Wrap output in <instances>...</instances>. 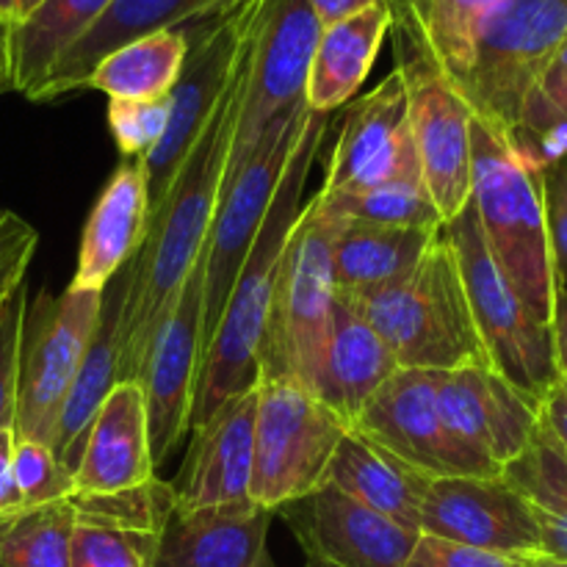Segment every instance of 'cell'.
I'll return each mask as SVG.
<instances>
[{
    "label": "cell",
    "instance_id": "1",
    "mask_svg": "<svg viewBox=\"0 0 567 567\" xmlns=\"http://www.w3.org/2000/svg\"><path fill=\"white\" fill-rule=\"evenodd\" d=\"M247 44L238 55L230 83L216 103L208 125L188 150L166 197L150 214L142 249L127 264V293L122 302L120 358H116L120 382L138 380V371L147 360L161 321L169 313L183 280L194 269L208 241L210 221H214L221 183H225L227 158H230L238 109H241Z\"/></svg>",
    "mask_w": 567,
    "mask_h": 567
},
{
    "label": "cell",
    "instance_id": "2",
    "mask_svg": "<svg viewBox=\"0 0 567 567\" xmlns=\"http://www.w3.org/2000/svg\"><path fill=\"white\" fill-rule=\"evenodd\" d=\"M330 116L332 114H316V111H308L305 116V125L288 155V164L264 216V225H260L247 260L233 282L225 313H221L214 341L199 365L188 432L205 424L221 404L244 396L258 385V354L266 319H269L271 293H275L277 277H280L288 238L305 208V186H308L310 169H313L327 131H330Z\"/></svg>",
    "mask_w": 567,
    "mask_h": 567
},
{
    "label": "cell",
    "instance_id": "3",
    "mask_svg": "<svg viewBox=\"0 0 567 567\" xmlns=\"http://www.w3.org/2000/svg\"><path fill=\"white\" fill-rule=\"evenodd\" d=\"M543 166L515 138L471 120V205L482 236L526 308L554 327L567 297L548 230Z\"/></svg>",
    "mask_w": 567,
    "mask_h": 567
},
{
    "label": "cell",
    "instance_id": "4",
    "mask_svg": "<svg viewBox=\"0 0 567 567\" xmlns=\"http://www.w3.org/2000/svg\"><path fill=\"white\" fill-rule=\"evenodd\" d=\"M336 293L382 338L399 369L443 374L465 365H491L471 316L457 255L443 230L399 280L374 291Z\"/></svg>",
    "mask_w": 567,
    "mask_h": 567
},
{
    "label": "cell",
    "instance_id": "5",
    "mask_svg": "<svg viewBox=\"0 0 567 567\" xmlns=\"http://www.w3.org/2000/svg\"><path fill=\"white\" fill-rule=\"evenodd\" d=\"M336 230L338 221L321 214L310 199L288 238L258 354L260 377L293 380L313 396L336 316Z\"/></svg>",
    "mask_w": 567,
    "mask_h": 567
},
{
    "label": "cell",
    "instance_id": "6",
    "mask_svg": "<svg viewBox=\"0 0 567 567\" xmlns=\"http://www.w3.org/2000/svg\"><path fill=\"white\" fill-rule=\"evenodd\" d=\"M565 44L567 0H504L454 89L474 120L515 138L532 86Z\"/></svg>",
    "mask_w": 567,
    "mask_h": 567
},
{
    "label": "cell",
    "instance_id": "7",
    "mask_svg": "<svg viewBox=\"0 0 567 567\" xmlns=\"http://www.w3.org/2000/svg\"><path fill=\"white\" fill-rule=\"evenodd\" d=\"M443 233L457 255L471 316H474L487 360L504 380L540 402L548 388L559 382L557 358H554V330L526 308L524 299L498 269L485 236H482L471 199L443 227Z\"/></svg>",
    "mask_w": 567,
    "mask_h": 567
},
{
    "label": "cell",
    "instance_id": "8",
    "mask_svg": "<svg viewBox=\"0 0 567 567\" xmlns=\"http://www.w3.org/2000/svg\"><path fill=\"white\" fill-rule=\"evenodd\" d=\"M249 496L275 515L282 504L319 491L349 426L308 388L260 377Z\"/></svg>",
    "mask_w": 567,
    "mask_h": 567
},
{
    "label": "cell",
    "instance_id": "9",
    "mask_svg": "<svg viewBox=\"0 0 567 567\" xmlns=\"http://www.w3.org/2000/svg\"><path fill=\"white\" fill-rule=\"evenodd\" d=\"M260 6L264 0H225L208 14L177 28L186 37L188 53L181 78L169 92V127L158 147L144 158L150 214L166 197L188 150L208 125L216 103L225 94L238 55L258 20Z\"/></svg>",
    "mask_w": 567,
    "mask_h": 567
},
{
    "label": "cell",
    "instance_id": "10",
    "mask_svg": "<svg viewBox=\"0 0 567 567\" xmlns=\"http://www.w3.org/2000/svg\"><path fill=\"white\" fill-rule=\"evenodd\" d=\"M103 291H42L25 308L17 369L14 437L53 446L59 415L97 327Z\"/></svg>",
    "mask_w": 567,
    "mask_h": 567
},
{
    "label": "cell",
    "instance_id": "11",
    "mask_svg": "<svg viewBox=\"0 0 567 567\" xmlns=\"http://www.w3.org/2000/svg\"><path fill=\"white\" fill-rule=\"evenodd\" d=\"M321 22L308 0H264L244 53L241 109L233 133L225 183L249 158L266 127L305 103Z\"/></svg>",
    "mask_w": 567,
    "mask_h": 567
},
{
    "label": "cell",
    "instance_id": "12",
    "mask_svg": "<svg viewBox=\"0 0 567 567\" xmlns=\"http://www.w3.org/2000/svg\"><path fill=\"white\" fill-rule=\"evenodd\" d=\"M308 105L293 114L271 122L252 147L241 169L221 183L219 203L205 241V293H203V358L208 352L214 332L225 313L227 297L247 260L249 247L258 236L264 216L269 210L275 188L288 164L299 131L308 116Z\"/></svg>",
    "mask_w": 567,
    "mask_h": 567
},
{
    "label": "cell",
    "instance_id": "13",
    "mask_svg": "<svg viewBox=\"0 0 567 567\" xmlns=\"http://www.w3.org/2000/svg\"><path fill=\"white\" fill-rule=\"evenodd\" d=\"M396 59L408 89L410 131L419 153L421 177L443 225L471 199V111L457 89L437 70L419 39L393 20Z\"/></svg>",
    "mask_w": 567,
    "mask_h": 567
},
{
    "label": "cell",
    "instance_id": "14",
    "mask_svg": "<svg viewBox=\"0 0 567 567\" xmlns=\"http://www.w3.org/2000/svg\"><path fill=\"white\" fill-rule=\"evenodd\" d=\"M437 374L399 369L365 404L352 430L430 480L502 476L496 463L449 426L437 402Z\"/></svg>",
    "mask_w": 567,
    "mask_h": 567
},
{
    "label": "cell",
    "instance_id": "15",
    "mask_svg": "<svg viewBox=\"0 0 567 567\" xmlns=\"http://www.w3.org/2000/svg\"><path fill=\"white\" fill-rule=\"evenodd\" d=\"M203 293L205 258L194 264L161 321L147 360L138 371V385L147 408L150 446L155 468L186 441L192 424L194 391H197L199 365H203Z\"/></svg>",
    "mask_w": 567,
    "mask_h": 567
},
{
    "label": "cell",
    "instance_id": "16",
    "mask_svg": "<svg viewBox=\"0 0 567 567\" xmlns=\"http://www.w3.org/2000/svg\"><path fill=\"white\" fill-rule=\"evenodd\" d=\"M410 177H421V164L410 131L408 89L402 72L393 70L380 86L349 103L321 194L358 192Z\"/></svg>",
    "mask_w": 567,
    "mask_h": 567
},
{
    "label": "cell",
    "instance_id": "17",
    "mask_svg": "<svg viewBox=\"0 0 567 567\" xmlns=\"http://www.w3.org/2000/svg\"><path fill=\"white\" fill-rule=\"evenodd\" d=\"M421 535L509 557L540 554V532L529 502L504 474L426 482Z\"/></svg>",
    "mask_w": 567,
    "mask_h": 567
},
{
    "label": "cell",
    "instance_id": "18",
    "mask_svg": "<svg viewBox=\"0 0 567 567\" xmlns=\"http://www.w3.org/2000/svg\"><path fill=\"white\" fill-rule=\"evenodd\" d=\"M277 515H282L308 557L336 567H404L421 537L330 482L282 504Z\"/></svg>",
    "mask_w": 567,
    "mask_h": 567
},
{
    "label": "cell",
    "instance_id": "19",
    "mask_svg": "<svg viewBox=\"0 0 567 567\" xmlns=\"http://www.w3.org/2000/svg\"><path fill=\"white\" fill-rule=\"evenodd\" d=\"M437 402L449 426L502 471L529 449L540 424V402L518 391L493 365L437 374Z\"/></svg>",
    "mask_w": 567,
    "mask_h": 567
},
{
    "label": "cell",
    "instance_id": "20",
    "mask_svg": "<svg viewBox=\"0 0 567 567\" xmlns=\"http://www.w3.org/2000/svg\"><path fill=\"white\" fill-rule=\"evenodd\" d=\"M255 410L258 391L221 404L205 424L192 430L186 463L175 482L177 509L255 504L249 496L255 454Z\"/></svg>",
    "mask_w": 567,
    "mask_h": 567
},
{
    "label": "cell",
    "instance_id": "21",
    "mask_svg": "<svg viewBox=\"0 0 567 567\" xmlns=\"http://www.w3.org/2000/svg\"><path fill=\"white\" fill-rule=\"evenodd\" d=\"M150 225L144 158H122L94 203L78 247L75 291H103L142 249Z\"/></svg>",
    "mask_w": 567,
    "mask_h": 567
},
{
    "label": "cell",
    "instance_id": "22",
    "mask_svg": "<svg viewBox=\"0 0 567 567\" xmlns=\"http://www.w3.org/2000/svg\"><path fill=\"white\" fill-rule=\"evenodd\" d=\"M150 480H155V460L142 385L136 380L116 382L89 430L83 457L72 474L75 493L131 491Z\"/></svg>",
    "mask_w": 567,
    "mask_h": 567
},
{
    "label": "cell",
    "instance_id": "23",
    "mask_svg": "<svg viewBox=\"0 0 567 567\" xmlns=\"http://www.w3.org/2000/svg\"><path fill=\"white\" fill-rule=\"evenodd\" d=\"M271 513L258 504L177 509L166 520L153 567H271Z\"/></svg>",
    "mask_w": 567,
    "mask_h": 567
},
{
    "label": "cell",
    "instance_id": "24",
    "mask_svg": "<svg viewBox=\"0 0 567 567\" xmlns=\"http://www.w3.org/2000/svg\"><path fill=\"white\" fill-rule=\"evenodd\" d=\"M221 3L225 0H114L105 14L94 22L92 31L78 39L70 53L55 64L48 81L33 94V103H48L61 94L86 89L92 70L111 50L147 33L186 25Z\"/></svg>",
    "mask_w": 567,
    "mask_h": 567
},
{
    "label": "cell",
    "instance_id": "25",
    "mask_svg": "<svg viewBox=\"0 0 567 567\" xmlns=\"http://www.w3.org/2000/svg\"><path fill=\"white\" fill-rule=\"evenodd\" d=\"M127 293V266L103 288V308H100L97 327L92 343L86 349L81 371L70 388L64 410L59 415L53 437V454L70 474H75L83 457L89 430L103 408L105 396L120 382L116 377V358H120V316Z\"/></svg>",
    "mask_w": 567,
    "mask_h": 567
},
{
    "label": "cell",
    "instance_id": "26",
    "mask_svg": "<svg viewBox=\"0 0 567 567\" xmlns=\"http://www.w3.org/2000/svg\"><path fill=\"white\" fill-rule=\"evenodd\" d=\"M396 371L399 363L391 349L336 293L332 336L316 399L324 402L352 430L365 404Z\"/></svg>",
    "mask_w": 567,
    "mask_h": 567
},
{
    "label": "cell",
    "instance_id": "27",
    "mask_svg": "<svg viewBox=\"0 0 567 567\" xmlns=\"http://www.w3.org/2000/svg\"><path fill=\"white\" fill-rule=\"evenodd\" d=\"M391 25L393 6L391 0H382L360 14L321 28L310 64L308 92H305L310 111L332 114L354 97V92L369 78Z\"/></svg>",
    "mask_w": 567,
    "mask_h": 567
},
{
    "label": "cell",
    "instance_id": "28",
    "mask_svg": "<svg viewBox=\"0 0 567 567\" xmlns=\"http://www.w3.org/2000/svg\"><path fill=\"white\" fill-rule=\"evenodd\" d=\"M324 482L391 518L393 524L421 535V502L430 476L382 452L360 432L349 430L347 437L338 443Z\"/></svg>",
    "mask_w": 567,
    "mask_h": 567
},
{
    "label": "cell",
    "instance_id": "29",
    "mask_svg": "<svg viewBox=\"0 0 567 567\" xmlns=\"http://www.w3.org/2000/svg\"><path fill=\"white\" fill-rule=\"evenodd\" d=\"M114 0H42L9 28L11 89L33 100L78 39L92 31Z\"/></svg>",
    "mask_w": 567,
    "mask_h": 567
},
{
    "label": "cell",
    "instance_id": "30",
    "mask_svg": "<svg viewBox=\"0 0 567 567\" xmlns=\"http://www.w3.org/2000/svg\"><path fill=\"white\" fill-rule=\"evenodd\" d=\"M437 233L369 225V221H338L336 241H332L336 291H374L399 280L424 258Z\"/></svg>",
    "mask_w": 567,
    "mask_h": 567
},
{
    "label": "cell",
    "instance_id": "31",
    "mask_svg": "<svg viewBox=\"0 0 567 567\" xmlns=\"http://www.w3.org/2000/svg\"><path fill=\"white\" fill-rule=\"evenodd\" d=\"M504 0H391L402 22L437 70L454 83L468 72L476 42Z\"/></svg>",
    "mask_w": 567,
    "mask_h": 567
},
{
    "label": "cell",
    "instance_id": "32",
    "mask_svg": "<svg viewBox=\"0 0 567 567\" xmlns=\"http://www.w3.org/2000/svg\"><path fill=\"white\" fill-rule=\"evenodd\" d=\"M188 42L183 31H155L111 50L89 75L86 89L109 94V100L166 97L186 61Z\"/></svg>",
    "mask_w": 567,
    "mask_h": 567
},
{
    "label": "cell",
    "instance_id": "33",
    "mask_svg": "<svg viewBox=\"0 0 567 567\" xmlns=\"http://www.w3.org/2000/svg\"><path fill=\"white\" fill-rule=\"evenodd\" d=\"M504 480L529 502L540 554L567 563V460L540 424L529 449L504 468Z\"/></svg>",
    "mask_w": 567,
    "mask_h": 567
},
{
    "label": "cell",
    "instance_id": "34",
    "mask_svg": "<svg viewBox=\"0 0 567 567\" xmlns=\"http://www.w3.org/2000/svg\"><path fill=\"white\" fill-rule=\"evenodd\" d=\"M313 203L336 221H369V225L410 227V230H443L441 210L432 203L421 177L391 181L382 186L343 194H316Z\"/></svg>",
    "mask_w": 567,
    "mask_h": 567
},
{
    "label": "cell",
    "instance_id": "35",
    "mask_svg": "<svg viewBox=\"0 0 567 567\" xmlns=\"http://www.w3.org/2000/svg\"><path fill=\"white\" fill-rule=\"evenodd\" d=\"M75 507L70 498L0 518V567H70Z\"/></svg>",
    "mask_w": 567,
    "mask_h": 567
},
{
    "label": "cell",
    "instance_id": "36",
    "mask_svg": "<svg viewBox=\"0 0 567 567\" xmlns=\"http://www.w3.org/2000/svg\"><path fill=\"white\" fill-rule=\"evenodd\" d=\"M515 142L548 164L567 150V44L532 86L520 109Z\"/></svg>",
    "mask_w": 567,
    "mask_h": 567
},
{
    "label": "cell",
    "instance_id": "37",
    "mask_svg": "<svg viewBox=\"0 0 567 567\" xmlns=\"http://www.w3.org/2000/svg\"><path fill=\"white\" fill-rule=\"evenodd\" d=\"M72 507L75 520L89 524L125 526V529L142 532H164L166 520L175 513V491L169 482H161L158 476L131 491L116 493H72Z\"/></svg>",
    "mask_w": 567,
    "mask_h": 567
},
{
    "label": "cell",
    "instance_id": "38",
    "mask_svg": "<svg viewBox=\"0 0 567 567\" xmlns=\"http://www.w3.org/2000/svg\"><path fill=\"white\" fill-rule=\"evenodd\" d=\"M161 535L75 520L70 540V567H153Z\"/></svg>",
    "mask_w": 567,
    "mask_h": 567
},
{
    "label": "cell",
    "instance_id": "39",
    "mask_svg": "<svg viewBox=\"0 0 567 567\" xmlns=\"http://www.w3.org/2000/svg\"><path fill=\"white\" fill-rule=\"evenodd\" d=\"M11 485H14L17 513L64 502L75 493L72 474L55 460L53 449L20 437H14V452H11Z\"/></svg>",
    "mask_w": 567,
    "mask_h": 567
},
{
    "label": "cell",
    "instance_id": "40",
    "mask_svg": "<svg viewBox=\"0 0 567 567\" xmlns=\"http://www.w3.org/2000/svg\"><path fill=\"white\" fill-rule=\"evenodd\" d=\"M169 94L155 100H109V127L122 158H147L169 127Z\"/></svg>",
    "mask_w": 567,
    "mask_h": 567
},
{
    "label": "cell",
    "instance_id": "41",
    "mask_svg": "<svg viewBox=\"0 0 567 567\" xmlns=\"http://www.w3.org/2000/svg\"><path fill=\"white\" fill-rule=\"evenodd\" d=\"M25 282L0 305V432L14 430L17 369H20V338L25 319Z\"/></svg>",
    "mask_w": 567,
    "mask_h": 567
},
{
    "label": "cell",
    "instance_id": "42",
    "mask_svg": "<svg viewBox=\"0 0 567 567\" xmlns=\"http://www.w3.org/2000/svg\"><path fill=\"white\" fill-rule=\"evenodd\" d=\"M39 233L14 210H0V305L25 282Z\"/></svg>",
    "mask_w": 567,
    "mask_h": 567
},
{
    "label": "cell",
    "instance_id": "43",
    "mask_svg": "<svg viewBox=\"0 0 567 567\" xmlns=\"http://www.w3.org/2000/svg\"><path fill=\"white\" fill-rule=\"evenodd\" d=\"M404 567H526L524 557L482 551V548L460 546L441 537L421 535Z\"/></svg>",
    "mask_w": 567,
    "mask_h": 567
},
{
    "label": "cell",
    "instance_id": "44",
    "mask_svg": "<svg viewBox=\"0 0 567 567\" xmlns=\"http://www.w3.org/2000/svg\"><path fill=\"white\" fill-rule=\"evenodd\" d=\"M543 186H546V214L551 230L554 255L559 269H567V150L543 166Z\"/></svg>",
    "mask_w": 567,
    "mask_h": 567
},
{
    "label": "cell",
    "instance_id": "45",
    "mask_svg": "<svg viewBox=\"0 0 567 567\" xmlns=\"http://www.w3.org/2000/svg\"><path fill=\"white\" fill-rule=\"evenodd\" d=\"M540 426L567 454V385L554 382L540 399Z\"/></svg>",
    "mask_w": 567,
    "mask_h": 567
},
{
    "label": "cell",
    "instance_id": "46",
    "mask_svg": "<svg viewBox=\"0 0 567 567\" xmlns=\"http://www.w3.org/2000/svg\"><path fill=\"white\" fill-rule=\"evenodd\" d=\"M313 14L319 17L321 28L332 25V22H341L347 17L360 14V11L371 9V6L382 3V0H308Z\"/></svg>",
    "mask_w": 567,
    "mask_h": 567
},
{
    "label": "cell",
    "instance_id": "47",
    "mask_svg": "<svg viewBox=\"0 0 567 567\" xmlns=\"http://www.w3.org/2000/svg\"><path fill=\"white\" fill-rule=\"evenodd\" d=\"M11 452H14V430L0 432V518L17 513L14 485H11Z\"/></svg>",
    "mask_w": 567,
    "mask_h": 567
},
{
    "label": "cell",
    "instance_id": "48",
    "mask_svg": "<svg viewBox=\"0 0 567 567\" xmlns=\"http://www.w3.org/2000/svg\"><path fill=\"white\" fill-rule=\"evenodd\" d=\"M554 358H557L559 382L567 385V299L559 302L557 319H554Z\"/></svg>",
    "mask_w": 567,
    "mask_h": 567
},
{
    "label": "cell",
    "instance_id": "49",
    "mask_svg": "<svg viewBox=\"0 0 567 567\" xmlns=\"http://www.w3.org/2000/svg\"><path fill=\"white\" fill-rule=\"evenodd\" d=\"M9 22H0V94L11 89V53H9Z\"/></svg>",
    "mask_w": 567,
    "mask_h": 567
},
{
    "label": "cell",
    "instance_id": "50",
    "mask_svg": "<svg viewBox=\"0 0 567 567\" xmlns=\"http://www.w3.org/2000/svg\"><path fill=\"white\" fill-rule=\"evenodd\" d=\"M20 20V0H0V22H14Z\"/></svg>",
    "mask_w": 567,
    "mask_h": 567
},
{
    "label": "cell",
    "instance_id": "51",
    "mask_svg": "<svg viewBox=\"0 0 567 567\" xmlns=\"http://www.w3.org/2000/svg\"><path fill=\"white\" fill-rule=\"evenodd\" d=\"M524 563L526 567H567L563 559L546 557V554H529V557H524Z\"/></svg>",
    "mask_w": 567,
    "mask_h": 567
},
{
    "label": "cell",
    "instance_id": "52",
    "mask_svg": "<svg viewBox=\"0 0 567 567\" xmlns=\"http://www.w3.org/2000/svg\"><path fill=\"white\" fill-rule=\"evenodd\" d=\"M39 3H42V0H20V20H22V17H25V14H31V11L37 9Z\"/></svg>",
    "mask_w": 567,
    "mask_h": 567
},
{
    "label": "cell",
    "instance_id": "53",
    "mask_svg": "<svg viewBox=\"0 0 567 567\" xmlns=\"http://www.w3.org/2000/svg\"><path fill=\"white\" fill-rule=\"evenodd\" d=\"M305 567H336V565L324 563V559H313V557H308V563H305Z\"/></svg>",
    "mask_w": 567,
    "mask_h": 567
}]
</instances>
